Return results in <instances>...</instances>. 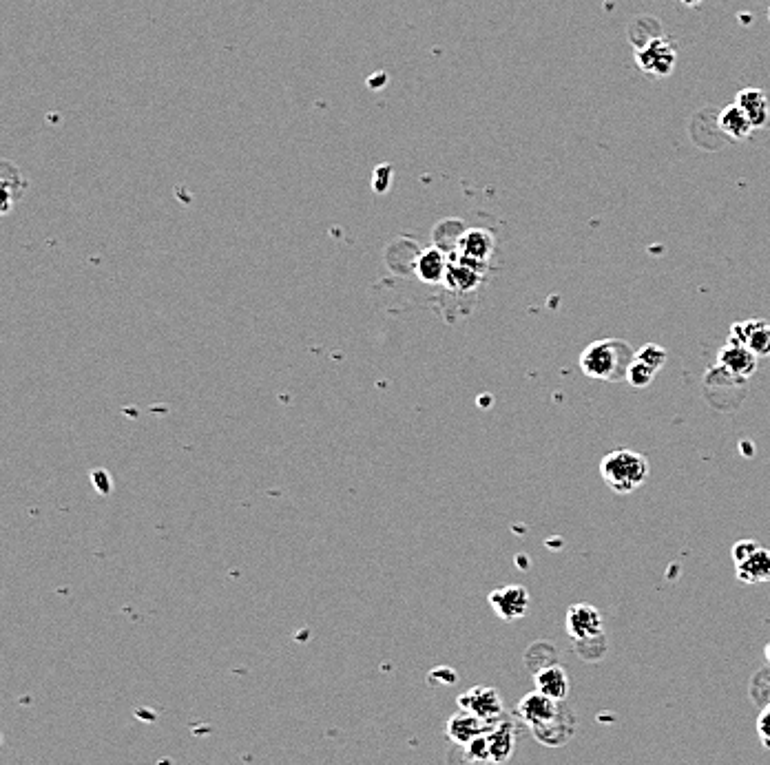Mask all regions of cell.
I'll use <instances>...</instances> for the list:
<instances>
[{
  "mask_svg": "<svg viewBox=\"0 0 770 765\" xmlns=\"http://www.w3.org/2000/svg\"><path fill=\"white\" fill-rule=\"evenodd\" d=\"M629 343L605 339L591 343L589 348L580 354V370L585 376L596 381H616L627 379V368L633 361Z\"/></svg>",
  "mask_w": 770,
  "mask_h": 765,
  "instance_id": "obj_1",
  "label": "cell"
},
{
  "mask_svg": "<svg viewBox=\"0 0 770 765\" xmlns=\"http://www.w3.org/2000/svg\"><path fill=\"white\" fill-rule=\"evenodd\" d=\"M651 474L649 460L633 449H616L600 463V476L616 494H631L647 482Z\"/></svg>",
  "mask_w": 770,
  "mask_h": 765,
  "instance_id": "obj_2",
  "label": "cell"
},
{
  "mask_svg": "<svg viewBox=\"0 0 770 765\" xmlns=\"http://www.w3.org/2000/svg\"><path fill=\"white\" fill-rule=\"evenodd\" d=\"M565 628H567V635L574 639L576 644L605 637V624H602V615L596 606H591V604L569 606Z\"/></svg>",
  "mask_w": 770,
  "mask_h": 765,
  "instance_id": "obj_3",
  "label": "cell"
},
{
  "mask_svg": "<svg viewBox=\"0 0 770 765\" xmlns=\"http://www.w3.org/2000/svg\"><path fill=\"white\" fill-rule=\"evenodd\" d=\"M459 708L472 712L485 723H496L501 721L503 715V699L496 688L474 686L459 697Z\"/></svg>",
  "mask_w": 770,
  "mask_h": 765,
  "instance_id": "obj_4",
  "label": "cell"
},
{
  "mask_svg": "<svg viewBox=\"0 0 770 765\" xmlns=\"http://www.w3.org/2000/svg\"><path fill=\"white\" fill-rule=\"evenodd\" d=\"M728 343L744 345L757 359L759 356H770V323L764 319H748L735 323L731 332H728Z\"/></svg>",
  "mask_w": 770,
  "mask_h": 765,
  "instance_id": "obj_5",
  "label": "cell"
},
{
  "mask_svg": "<svg viewBox=\"0 0 770 765\" xmlns=\"http://www.w3.org/2000/svg\"><path fill=\"white\" fill-rule=\"evenodd\" d=\"M489 604H492L494 613L501 617V620L514 622L527 615L529 593L525 586L509 584V586H503V589H496L489 593Z\"/></svg>",
  "mask_w": 770,
  "mask_h": 765,
  "instance_id": "obj_6",
  "label": "cell"
},
{
  "mask_svg": "<svg viewBox=\"0 0 770 765\" xmlns=\"http://www.w3.org/2000/svg\"><path fill=\"white\" fill-rule=\"evenodd\" d=\"M717 365H720L722 372L733 376V379L746 381L757 372V356L748 348H744V345L726 341L720 354H717Z\"/></svg>",
  "mask_w": 770,
  "mask_h": 765,
  "instance_id": "obj_7",
  "label": "cell"
},
{
  "mask_svg": "<svg viewBox=\"0 0 770 765\" xmlns=\"http://www.w3.org/2000/svg\"><path fill=\"white\" fill-rule=\"evenodd\" d=\"M560 710H563L560 701L538 693V690L536 693L525 695L518 704V715L529 723V728L547 726L549 721H554L560 715Z\"/></svg>",
  "mask_w": 770,
  "mask_h": 765,
  "instance_id": "obj_8",
  "label": "cell"
},
{
  "mask_svg": "<svg viewBox=\"0 0 770 765\" xmlns=\"http://www.w3.org/2000/svg\"><path fill=\"white\" fill-rule=\"evenodd\" d=\"M489 726H492V723H485L483 719H478L476 715H472V712L461 710V712H456V715H452L450 721H447V737H450L454 746L465 748V746H470L474 739L485 735Z\"/></svg>",
  "mask_w": 770,
  "mask_h": 765,
  "instance_id": "obj_9",
  "label": "cell"
},
{
  "mask_svg": "<svg viewBox=\"0 0 770 765\" xmlns=\"http://www.w3.org/2000/svg\"><path fill=\"white\" fill-rule=\"evenodd\" d=\"M636 58H638L640 67L644 71L660 73V76L669 73L675 65V51L671 49L667 40H660V38L651 40L647 47H642L640 51H636Z\"/></svg>",
  "mask_w": 770,
  "mask_h": 765,
  "instance_id": "obj_10",
  "label": "cell"
},
{
  "mask_svg": "<svg viewBox=\"0 0 770 765\" xmlns=\"http://www.w3.org/2000/svg\"><path fill=\"white\" fill-rule=\"evenodd\" d=\"M574 730H576V719H574V712L569 708L560 710V715L554 721H549L547 726L532 728L534 737L540 743H545V746H563V743H567L571 735H574Z\"/></svg>",
  "mask_w": 770,
  "mask_h": 765,
  "instance_id": "obj_11",
  "label": "cell"
},
{
  "mask_svg": "<svg viewBox=\"0 0 770 765\" xmlns=\"http://www.w3.org/2000/svg\"><path fill=\"white\" fill-rule=\"evenodd\" d=\"M514 728L509 721L492 723L487 730V746H489V761L492 763H507L514 752Z\"/></svg>",
  "mask_w": 770,
  "mask_h": 765,
  "instance_id": "obj_12",
  "label": "cell"
},
{
  "mask_svg": "<svg viewBox=\"0 0 770 765\" xmlns=\"http://www.w3.org/2000/svg\"><path fill=\"white\" fill-rule=\"evenodd\" d=\"M536 690L556 701H565L569 695V677L558 664L536 670Z\"/></svg>",
  "mask_w": 770,
  "mask_h": 765,
  "instance_id": "obj_13",
  "label": "cell"
},
{
  "mask_svg": "<svg viewBox=\"0 0 770 765\" xmlns=\"http://www.w3.org/2000/svg\"><path fill=\"white\" fill-rule=\"evenodd\" d=\"M737 580L744 584H762L770 582V549L759 547L751 558L735 564Z\"/></svg>",
  "mask_w": 770,
  "mask_h": 765,
  "instance_id": "obj_14",
  "label": "cell"
},
{
  "mask_svg": "<svg viewBox=\"0 0 770 765\" xmlns=\"http://www.w3.org/2000/svg\"><path fill=\"white\" fill-rule=\"evenodd\" d=\"M737 104L746 111L748 118H751L755 129H762L768 124L770 118V102L766 98L764 91L759 89H746L737 96Z\"/></svg>",
  "mask_w": 770,
  "mask_h": 765,
  "instance_id": "obj_15",
  "label": "cell"
},
{
  "mask_svg": "<svg viewBox=\"0 0 770 765\" xmlns=\"http://www.w3.org/2000/svg\"><path fill=\"white\" fill-rule=\"evenodd\" d=\"M720 127L726 135H731L733 140H744L751 135V131L755 129L751 118H748L746 111L740 107V104H731V107L724 109L722 115H720Z\"/></svg>",
  "mask_w": 770,
  "mask_h": 765,
  "instance_id": "obj_16",
  "label": "cell"
},
{
  "mask_svg": "<svg viewBox=\"0 0 770 765\" xmlns=\"http://www.w3.org/2000/svg\"><path fill=\"white\" fill-rule=\"evenodd\" d=\"M447 270H450V264H447V259L439 248L428 250V253H423L421 259L416 261V272H419V277L428 281V284H439V281L447 277Z\"/></svg>",
  "mask_w": 770,
  "mask_h": 765,
  "instance_id": "obj_17",
  "label": "cell"
},
{
  "mask_svg": "<svg viewBox=\"0 0 770 765\" xmlns=\"http://www.w3.org/2000/svg\"><path fill=\"white\" fill-rule=\"evenodd\" d=\"M492 250H494V239H492V235L487 233V230H470V233L461 239L463 257L481 261V264H485V261L489 259Z\"/></svg>",
  "mask_w": 770,
  "mask_h": 765,
  "instance_id": "obj_18",
  "label": "cell"
},
{
  "mask_svg": "<svg viewBox=\"0 0 770 765\" xmlns=\"http://www.w3.org/2000/svg\"><path fill=\"white\" fill-rule=\"evenodd\" d=\"M16 186L18 188H25V180H23V175H20V171L16 169V166L14 164H9V162H3V211H9V208H12V202H14V199H12V193L16 195V199H20V195H23V191H16Z\"/></svg>",
  "mask_w": 770,
  "mask_h": 765,
  "instance_id": "obj_19",
  "label": "cell"
},
{
  "mask_svg": "<svg viewBox=\"0 0 770 765\" xmlns=\"http://www.w3.org/2000/svg\"><path fill=\"white\" fill-rule=\"evenodd\" d=\"M636 359L642 361L644 365H649L651 370L660 372L664 368V363H667V350H664L662 345L647 343V345H644V348H640L636 352Z\"/></svg>",
  "mask_w": 770,
  "mask_h": 765,
  "instance_id": "obj_20",
  "label": "cell"
},
{
  "mask_svg": "<svg viewBox=\"0 0 770 765\" xmlns=\"http://www.w3.org/2000/svg\"><path fill=\"white\" fill-rule=\"evenodd\" d=\"M655 370H651L649 365H644L642 361H638L636 356H633L631 365L627 368V381L633 385V387H647L653 379H655Z\"/></svg>",
  "mask_w": 770,
  "mask_h": 765,
  "instance_id": "obj_21",
  "label": "cell"
},
{
  "mask_svg": "<svg viewBox=\"0 0 770 765\" xmlns=\"http://www.w3.org/2000/svg\"><path fill=\"white\" fill-rule=\"evenodd\" d=\"M759 547H762V544H757L755 540H740V542H737L735 547H733V562H735V564H740V562H744L746 558H751V555H753Z\"/></svg>",
  "mask_w": 770,
  "mask_h": 765,
  "instance_id": "obj_22",
  "label": "cell"
},
{
  "mask_svg": "<svg viewBox=\"0 0 770 765\" xmlns=\"http://www.w3.org/2000/svg\"><path fill=\"white\" fill-rule=\"evenodd\" d=\"M757 732L764 746L770 750V704L762 710V715L757 719Z\"/></svg>",
  "mask_w": 770,
  "mask_h": 765,
  "instance_id": "obj_23",
  "label": "cell"
},
{
  "mask_svg": "<svg viewBox=\"0 0 770 765\" xmlns=\"http://www.w3.org/2000/svg\"><path fill=\"white\" fill-rule=\"evenodd\" d=\"M764 655H766V662L770 664V644L766 646V651H764Z\"/></svg>",
  "mask_w": 770,
  "mask_h": 765,
  "instance_id": "obj_24",
  "label": "cell"
}]
</instances>
